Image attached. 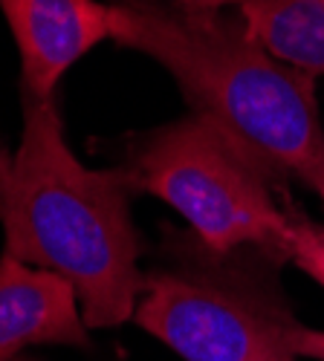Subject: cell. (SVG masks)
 I'll return each mask as SVG.
<instances>
[{
  "mask_svg": "<svg viewBox=\"0 0 324 361\" xmlns=\"http://www.w3.org/2000/svg\"><path fill=\"white\" fill-rule=\"evenodd\" d=\"M23 99L20 147H0L4 252L64 278L90 329L133 321L142 281L128 168L78 162L52 99Z\"/></svg>",
  "mask_w": 324,
  "mask_h": 361,
  "instance_id": "6da1fadb",
  "label": "cell"
},
{
  "mask_svg": "<svg viewBox=\"0 0 324 361\" xmlns=\"http://www.w3.org/2000/svg\"><path fill=\"white\" fill-rule=\"evenodd\" d=\"M113 41L162 64L194 113L215 122L275 183H299L324 202V125L316 78L281 64L244 20L151 0L110 6Z\"/></svg>",
  "mask_w": 324,
  "mask_h": 361,
  "instance_id": "7a4b0ae2",
  "label": "cell"
},
{
  "mask_svg": "<svg viewBox=\"0 0 324 361\" xmlns=\"http://www.w3.org/2000/svg\"><path fill=\"white\" fill-rule=\"evenodd\" d=\"M125 168L136 188L183 214L203 249H255L287 260L289 212L275 202V179L205 116L191 113L154 130Z\"/></svg>",
  "mask_w": 324,
  "mask_h": 361,
  "instance_id": "3957f363",
  "label": "cell"
},
{
  "mask_svg": "<svg viewBox=\"0 0 324 361\" xmlns=\"http://www.w3.org/2000/svg\"><path fill=\"white\" fill-rule=\"evenodd\" d=\"M229 257L203 249V260L148 272L133 324L186 361L292 358L299 321L284 292L267 272Z\"/></svg>",
  "mask_w": 324,
  "mask_h": 361,
  "instance_id": "277c9868",
  "label": "cell"
},
{
  "mask_svg": "<svg viewBox=\"0 0 324 361\" xmlns=\"http://www.w3.org/2000/svg\"><path fill=\"white\" fill-rule=\"evenodd\" d=\"M20 52L23 93L52 99L81 55L113 35L110 6L96 0H0Z\"/></svg>",
  "mask_w": 324,
  "mask_h": 361,
  "instance_id": "5b68a950",
  "label": "cell"
},
{
  "mask_svg": "<svg viewBox=\"0 0 324 361\" xmlns=\"http://www.w3.org/2000/svg\"><path fill=\"white\" fill-rule=\"evenodd\" d=\"M87 344V324L76 289L47 269L0 255V361L26 347Z\"/></svg>",
  "mask_w": 324,
  "mask_h": 361,
  "instance_id": "8992f818",
  "label": "cell"
},
{
  "mask_svg": "<svg viewBox=\"0 0 324 361\" xmlns=\"http://www.w3.org/2000/svg\"><path fill=\"white\" fill-rule=\"evenodd\" d=\"M241 20L281 64L310 78L324 75V0H246Z\"/></svg>",
  "mask_w": 324,
  "mask_h": 361,
  "instance_id": "52a82bcc",
  "label": "cell"
},
{
  "mask_svg": "<svg viewBox=\"0 0 324 361\" xmlns=\"http://www.w3.org/2000/svg\"><path fill=\"white\" fill-rule=\"evenodd\" d=\"M289 231H287V260L296 263L307 278L324 289V226L310 220L304 212L287 205Z\"/></svg>",
  "mask_w": 324,
  "mask_h": 361,
  "instance_id": "ba28073f",
  "label": "cell"
},
{
  "mask_svg": "<svg viewBox=\"0 0 324 361\" xmlns=\"http://www.w3.org/2000/svg\"><path fill=\"white\" fill-rule=\"evenodd\" d=\"M292 353H296V358L324 361V329H310L299 324L296 338H292Z\"/></svg>",
  "mask_w": 324,
  "mask_h": 361,
  "instance_id": "9c48e42d",
  "label": "cell"
},
{
  "mask_svg": "<svg viewBox=\"0 0 324 361\" xmlns=\"http://www.w3.org/2000/svg\"><path fill=\"white\" fill-rule=\"evenodd\" d=\"M176 4H183L186 9H203V12H215L220 6H232V4H246V0H176Z\"/></svg>",
  "mask_w": 324,
  "mask_h": 361,
  "instance_id": "30bf717a",
  "label": "cell"
},
{
  "mask_svg": "<svg viewBox=\"0 0 324 361\" xmlns=\"http://www.w3.org/2000/svg\"><path fill=\"white\" fill-rule=\"evenodd\" d=\"M12 361H29V358H12Z\"/></svg>",
  "mask_w": 324,
  "mask_h": 361,
  "instance_id": "8fae6325",
  "label": "cell"
},
{
  "mask_svg": "<svg viewBox=\"0 0 324 361\" xmlns=\"http://www.w3.org/2000/svg\"><path fill=\"white\" fill-rule=\"evenodd\" d=\"M287 361H299V358H296V355H292V358H287Z\"/></svg>",
  "mask_w": 324,
  "mask_h": 361,
  "instance_id": "7c38bea8",
  "label": "cell"
}]
</instances>
